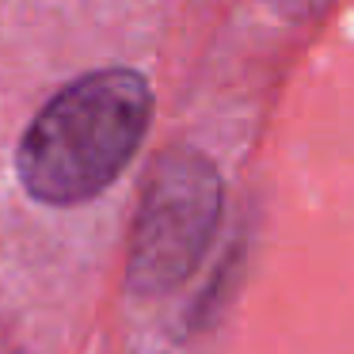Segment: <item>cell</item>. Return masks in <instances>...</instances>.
<instances>
[{
  "instance_id": "cell-1",
  "label": "cell",
  "mask_w": 354,
  "mask_h": 354,
  "mask_svg": "<svg viewBox=\"0 0 354 354\" xmlns=\"http://www.w3.org/2000/svg\"><path fill=\"white\" fill-rule=\"evenodd\" d=\"M153 118V92L133 69H95L54 95L16 153L19 183L46 206H77L118 179Z\"/></svg>"
},
{
  "instance_id": "cell-2",
  "label": "cell",
  "mask_w": 354,
  "mask_h": 354,
  "mask_svg": "<svg viewBox=\"0 0 354 354\" xmlns=\"http://www.w3.org/2000/svg\"><path fill=\"white\" fill-rule=\"evenodd\" d=\"M221 176L194 149H168L149 168L130 229L126 282L141 297L176 290L206 255L221 221Z\"/></svg>"
}]
</instances>
